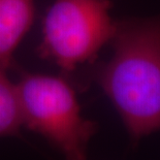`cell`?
Wrapping results in <instances>:
<instances>
[{"label": "cell", "instance_id": "cell-1", "mask_svg": "<svg viewBox=\"0 0 160 160\" xmlns=\"http://www.w3.org/2000/svg\"><path fill=\"white\" fill-rule=\"evenodd\" d=\"M110 42L94 79L138 142L160 130V15L116 22Z\"/></svg>", "mask_w": 160, "mask_h": 160}, {"label": "cell", "instance_id": "cell-2", "mask_svg": "<svg viewBox=\"0 0 160 160\" xmlns=\"http://www.w3.org/2000/svg\"><path fill=\"white\" fill-rule=\"evenodd\" d=\"M23 126L43 137L65 160H87V149L97 131L84 118L76 90L63 78L25 73L17 84Z\"/></svg>", "mask_w": 160, "mask_h": 160}, {"label": "cell", "instance_id": "cell-3", "mask_svg": "<svg viewBox=\"0 0 160 160\" xmlns=\"http://www.w3.org/2000/svg\"><path fill=\"white\" fill-rule=\"evenodd\" d=\"M111 8L110 0H55L43 20L39 56L67 72L92 63L114 35Z\"/></svg>", "mask_w": 160, "mask_h": 160}, {"label": "cell", "instance_id": "cell-4", "mask_svg": "<svg viewBox=\"0 0 160 160\" xmlns=\"http://www.w3.org/2000/svg\"><path fill=\"white\" fill-rule=\"evenodd\" d=\"M34 17L33 0H0V65L6 69Z\"/></svg>", "mask_w": 160, "mask_h": 160}, {"label": "cell", "instance_id": "cell-5", "mask_svg": "<svg viewBox=\"0 0 160 160\" xmlns=\"http://www.w3.org/2000/svg\"><path fill=\"white\" fill-rule=\"evenodd\" d=\"M23 126L21 104L16 84L0 65V138L18 135Z\"/></svg>", "mask_w": 160, "mask_h": 160}]
</instances>
